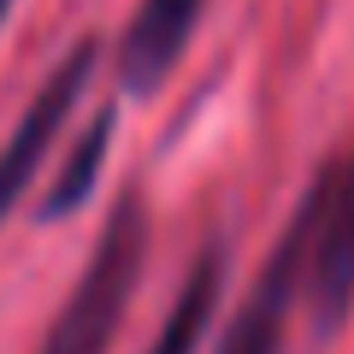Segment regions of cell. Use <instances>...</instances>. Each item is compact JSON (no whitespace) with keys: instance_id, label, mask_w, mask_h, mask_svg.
Returning <instances> with one entry per match:
<instances>
[{"instance_id":"obj_1","label":"cell","mask_w":354,"mask_h":354,"mask_svg":"<svg viewBox=\"0 0 354 354\" xmlns=\"http://www.w3.org/2000/svg\"><path fill=\"white\" fill-rule=\"evenodd\" d=\"M142 260H148V207L130 189L106 213V225L95 236V248H88L77 283L65 290L53 325L41 330L36 354H113V337L124 330V313L136 301Z\"/></svg>"},{"instance_id":"obj_2","label":"cell","mask_w":354,"mask_h":354,"mask_svg":"<svg viewBox=\"0 0 354 354\" xmlns=\"http://www.w3.org/2000/svg\"><path fill=\"white\" fill-rule=\"evenodd\" d=\"M95 65H101V41H77V48H65L59 65H53V71L41 77V88L30 95V106L18 113V124L6 130V142H0V225L18 213V201H24L30 183L41 177L53 142L71 136L77 101H83L88 83H95Z\"/></svg>"},{"instance_id":"obj_3","label":"cell","mask_w":354,"mask_h":354,"mask_svg":"<svg viewBox=\"0 0 354 354\" xmlns=\"http://www.w3.org/2000/svg\"><path fill=\"white\" fill-rule=\"evenodd\" d=\"M295 330L319 337L313 319H307V278H301V242L283 225L266 266L254 272L248 295L236 301L225 337H218V354H295Z\"/></svg>"},{"instance_id":"obj_4","label":"cell","mask_w":354,"mask_h":354,"mask_svg":"<svg viewBox=\"0 0 354 354\" xmlns=\"http://www.w3.org/2000/svg\"><path fill=\"white\" fill-rule=\"evenodd\" d=\"M201 12L207 0H136L130 24L113 41V77L130 101L160 95L171 83V71L183 65L195 30H201Z\"/></svg>"},{"instance_id":"obj_5","label":"cell","mask_w":354,"mask_h":354,"mask_svg":"<svg viewBox=\"0 0 354 354\" xmlns=\"http://www.w3.org/2000/svg\"><path fill=\"white\" fill-rule=\"evenodd\" d=\"M218 295H225V236H207L201 248H195L189 272H183V283H177L160 330H153V342L142 354H201L207 348V325H213V313H218Z\"/></svg>"},{"instance_id":"obj_6","label":"cell","mask_w":354,"mask_h":354,"mask_svg":"<svg viewBox=\"0 0 354 354\" xmlns=\"http://www.w3.org/2000/svg\"><path fill=\"white\" fill-rule=\"evenodd\" d=\"M113 136H118V113H113V106H101V113H88L83 124H77V136L65 142L59 171L48 177L41 207H36L48 225L65 218V213H77V207L95 195V183H101V171H106V148H113Z\"/></svg>"},{"instance_id":"obj_7","label":"cell","mask_w":354,"mask_h":354,"mask_svg":"<svg viewBox=\"0 0 354 354\" xmlns=\"http://www.w3.org/2000/svg\"><path fill=\"white\" fill-rule=\"evenodd\" d=\"M12 6H18V0H0V30H6V18H12Z\"/></svg>"}]
</instances>
